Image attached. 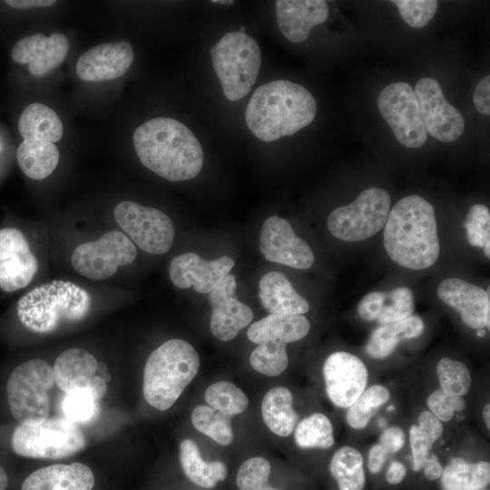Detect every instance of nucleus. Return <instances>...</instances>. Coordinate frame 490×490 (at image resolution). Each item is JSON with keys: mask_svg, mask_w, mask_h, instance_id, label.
Wrapping results in <instances>:
<instances>
[{"mask_svg": "<svg viewBox=\"0 0 490 490\" xmlns=\"http://www.w3.org/2000/svg\"><path fill=\"white\" fill-rule=\"evenodd\" d=\"M133 145L140 162L170 181L191 180L201 170V145L178 120L158 117L145 122L134 131Z\"/></svg>", "mask_w": 490, "mask_h": 490, "instance_id": "obj_1", "label": "nucleus"}, {"mask_svg": "<svg viewBox=\"0 0 490 490\" xmlns=\"http://www.w3.org/2000/svg\"><path fill=\"white\" fill-rule=\"evenodd\" d=\"M384 227V247L397 265L420 270L437 260L440 244L435 211L423 197L413 194L399 200Z\"/></svg>", "mask_w": 490, "mask_h": 490, "instance_id": "obj_2", "label": "nucleus"}, {"mask_svg": "<svg viewBox=\"0 0 490 490\" xmlns=\"http://www.w3.org/2000/svg\"><path fill=\"white\" fill-rule=\"evenodd\" d=\"M316 114L317 103L309 91L290 81L276 80L255 90L245 120L256 137L273 142L310 124Z\"/></svg>", "mask_w": 490, "mask_h": 490, "instance_id": "obj_3", "label": "nucleus"}, {"mask_svg": "<svg viewBox=\"0 0 490 490\" xmlns=\"http://www.w3.org/2000/svg\"><path fill=\"white\" fill-rule=\"evenodd\" d=\"M92 298L72 281L53 280L38 286L17 303L22 324L38 334H50L64 325L82 321L90 312Z\"/></svg>", "mask_w": 490, "mask_h": 490, "instance_id": "obj_4", "label": "nucleus"}, {"mask_svg": "<svg viewBox=\"0 0 490 490\" xmlns=\"http://www.w3.org/2000/svg\"><path fill=\"white\" fill-rule=\"evenodd\" d=\"M199 368V354L189 342L180 338L167 340L146 360L142 383L144 399L155 409H169L194 379Z\"/></svg>", "mask_w": 490, "mask_h": 490, "instance_id": "obj_5", "label": "nucleus"}, {"mask_svg": "<svg viewBox=\"0 0 490 490\" xmlns=\"http://www.w3.org/2000/svg\"><path fill=\"white\" fill-rule=\"evenodd\" d=\"M210 54L225 97L231 102L246 96L260 73L261 54L258 43L245 33L230 32Z\"/></svg>", "mask_w": 490, "mask_h": 490, "instance_id": "obj_6", "label": "nucleus"}, {"mask_svg": "<svg viewBox=\"0 0 490 490\" xmlns=\"http://www.w3.org/2000/svg\"><path fill=\"white\" fill-rule=\"evenodd\" d=\"M13 450L19 456L37 459H62L73 456L87 446L78 425L62 417L41 422L19 424L12 435Z\"/></svg>", "mask_w": 490, "mask_h": 490, "instance_id": "obj_7", "label": "nucleus"}, {"mask_svg": "<svg viewBox=\"0 0 490 490\" xmlns=\"http://www.w3.org/2000/svg\"><path fill=\"white\" fill-rule=\"evenodd\" d=\"M54 384L53 368L43 359H30L12 371L6 393L10 411L19 424H34L48 417V392Z\"/></svg>", "mask_w": 490, "mask_h": 490, "instance_id": "obj_8", "label": "nucleus"}, {"mask_svg": "<svg viewBox=\"0 0 490 490\" xmlns=\"http://www.w3.org/2000/svg\"><path fill=\"white\" fill-rule=\"evenodd\" d=\"M390 209L389 194L383 189L371 187L348 205L332 211L328 218V228L340 240H364L385 226Z\"/></svg>", "mask_w": 490, "mask_h": 490, "instance_id": "obj_9", "label": "nucleus"}, {"mask_svg": "<svg viewBox=\"0 0 490 490\" xmlns=\"http://www.w3.org/2000/svg\"><path fill=\"white\" fill-rule=\"evenodd\" d=\"M118 225L143 251L166 253L172 246L175 230L172 220L162 211L131 201L119 202L113 211Z\"/></svg>", "mask_w": 490, "mask_h": 490, "instance_id": "obj_10", "label": "nucleus"}, {"mask_svg": "<svg viewBox=\"0 0 490 490\" xmlns=\"http://www.w3.org/2000/svg\"><path fill=\"white\" fill-rule=\"evenodd\" d=\"M377 107L399 143L412 149L425 144L426 130L409 83L397 82L386 86L377 97Z\"/></svg>", "mask_w": 490, "mask_h": 490, "instance_id": "obj_11", "label": "nucleus"}, {"mask_svg": "<svg viewBox=\"0 0 490 490\" xmlns=\"http://www.w3.org/2000/svg\"><path fill=\"white\" fill-rule=\"evenodd\" d=\"M137 250L132 240L119 230H111L99 240L79 245L71 262L80 275L93 280L113 276L120 266L132 263Z\"/></svg>", "mask_w": 490, "mask_h": 490, "instance_id": "obj_12", "label": "nucleus"}, {"mask_svg": "<svg viewBox=\"0 0 490 490\" xmlns=\"http://www.w3.org/2000/svg\"><path fill=\"white\" fill-rule=\"evenodd\" d=\"M18 131L24 141L16 151V160L22 172L30 179L44 180L58 165L60 152L55 145L64 130L50 124L19 122Z\"/></svg>", "mask_w": 490, "mask_h": 490, "instance_id": "obj_13", "label": "nucleus"}, {"mask_svg": "<svg viewBox=\"0 0 490 490\" xmlns=\"http://www.w3.org/2000/svg\"><path fill=\"white\" fill-rule=\"evenodd\" d=\"M414 92L426 133L443 142H454L463 134L465 119L447 102L437 81L423 77L416 83Z\"/></svg>", "mask_w": 490, "mask_h": 490, "instance_id": "obj_14", "label": "nucleus"}, {"mask_svg": "<svg viewBox=\"0 0 490 490\" xmlns=\"http://www.w3.org/2000/svg\"><path fill=\"white\" fill-rule=\"evenodd\" d=\"M260 250L267 260L294 269L306 270L314 262L309 244L295 234L287 220L275 215L262 225Z\"/></svg>", "mask_w": 490, "mask_h": 490, "instance_id": "obj_15", "label": "nucleus"}, {"mask_svg": "<svg viewBox=\"0 0 490 490\" xmlns=\"http://www.w3.org/2000/svg\"><path fill=\"white\" fill-rule=\"evenodd\" d=\"M323 377L331 402L338 407H349L366 389L368 373L357 356L338 351L325 360Z\"/></svg>", "mask_w": 490, "mask_h": 490, "instance_id": "obj_16", "label": "nucleus"}, {"mask_svg": "<svg viewBox=\"0 0 490 490\" xmlns=\"http://www.w3.org/2000/svg\"><path fill=\"white\" fill-rule=\"evenodd\" d=\"M38 261L24 234L15 228L0 230V288L6 292L21 289L33 280Z\"/></svg>", "mask_w": 490, "mask_h": 490, "instance_id": "obj_17", "label": "nucleus"}, {"mask_svg": "<svg viewBox=\"0 0 490 490\" xmlns=\"http://www.w3.org/2000/svg\"><path fill=\"white\" fill-rule=\"evenodd\" d=\"M236 290L235 277L229 274L210 292L212 307L210 328L212 335L220 341L234 338L253 318L251 309L237 299Z\"/></svg>", "mask_w": 490, "mask_h": 490, "instance_id": "obj_18", "label": "nucleus"}, {"mask_svg": "<svg viewBox=\"0 0 490 490\" xmlns=\"http://www.w3.org/2000/svg\"><path fill=\"white\" fill-rule=\"evenodd\" d=\"M234 260L223 256L206 260L196 253L186 252L175 257L170 265L172 282L180 289L193 287L198 293H210L228 276Z\"/></svg>", "mask_w": 490, "mask_h": 490, "instance_id": "obj_19", "label": "nucleus"}, {"mask_svg": "<svg viewBox=\"0 0 490 490\" xmlns=\"http://www.w3.org/2000/svg\"><path fill=\"white\" fill-rule=\"evenodd\" d=\"M133 59L132 46L126 41L100 44L78 58L76 74L86 82L114 80L128 71Z\"/></svg>", "mask_w": 490, "mask_h": 490, "instance_id": "obj_20", "label": "nucleus"}, {"mask_svg": "<svg viewBox=\"0 0 490 490\" xmlns=\"http://www.w3.org/2000/svg\"><path fill=\"white\" fill-rule=\"evenodd\" d=\"M70 48L68 38L62 33L50 36L34 34L19 40L12 49V59L17 64H27L34 77L48 74L66 58Z\"/></svg>", "mask_w": 490, "mask_h": 490, "instance_id": "obj_21", "label": "nucleus"}, {"mask_svg": "<svg viewBox=\"0 0 490 490\" xmlns=\"http://www.w3.org/2000/svg\"><path fill=\"white\" fill-rule=\"evenodd\" d=\"M490 289L470 284L457 278L443 279L437 287L438 298L459 312L462 321L471 328H489Z\"/></svg>", "mask_w": 490, "mask_h": 490, "instance_id": "obj_22", "label": "nucleus"}, {"mask_svg": "<svg viewBox=\"0 0 490 490\" xmlns=\"http://www.w3.org/2000/svg\"><path fill=\"white\" fill-rule=\"evenodd\" d=\"M97 370L98 361L93 355L77 348L62 352L56 358L53 368L54 383L64 393L92 388L103 397L106 385L96 374Z\"/></svg>", "mask_w": 490, "mask_h": 490, "instance_id": "obj_23", "label": "nucleus"}, {"mask_svg": "<svg viewBox=\"0 0 490 490\" xmlns=\"http://www.w3.org/2000/svg\"><path fill=\"white\" fill-rule=\"evenodd\" d=\"M275 6L279 28L292 43L305 41L311 29L328 15V4L323 0H277Z\"/></svg>", "mask_w": 490, "mask_h": 490, "instance_id": "obj_24", "label": "nucleus"}, {"mask_svg": "<svg viewBox=\"0 0 490 490\" xmlns=\"http://www.w3.org/2000/svg\"><path fill=\"white\" fill-rule=\"evenodd\" d=\"M309 321L303 315L270 314L251 324L248 338L257 345L286 349V345L307 336Z\"/></svg>", "mask_w": 490, "mask_h": 490, "instance_id": "obj_25", "label": "nucleus"}, {"mask_svg": "<svg viewBox=\"0 0 490 490\" xmlns=\"http://www.w3.org/2000/svg\"><path fill=\"white\" fill-rule=\"evenodd\" d=\"M94 482L93 471L83 463L56 464L30 474L22 490H92Z\"/></svg>", "mask_w": 490, "mask_h": 490, "instance_id": "obj_26", "label": "nucleus"}, {"mask_svg": "<svg viewBox=\"0 0 490 490\" xmlns=\"http://www.w3.org/2000/svg\"><path fill=\"white\" fill-rule=\"evenodd\" d=\"M414 308L413 291L400 287L387 292L368 293L360 300L358 312L365 321L377 320L379 325H384L411 316Z\"/></svg>", "mask_w": 490, "mask_h": 490, "instance_id": "obj_27", "label": "nucleus"}, {"mask_svg": "<svg viewBox=\"0 0 490 490\" xmlns=\"http://www.w3.org/2000/svg\"><path fill=\"white\" fill-rule=\"evenodd\" d=\"M259 296L270 314L303 315L309 309V302L294 289L286 276L278 271L261 277Z\"/></svg>", "mask_w": 490, "mask_h": 490, "instance_id": "obj_28", "label": "nucleus"}, {"mask_svg": "<svg viewBox=\"0 0 490 490\" xmlns=\"http://www.w3.org/2000/svg\"><path fill=\"white\" fill-rule=\"evenodd\" d=\"M423 331L424 322L416 315L380 325L371 333L366 344V352L373 358H385L394 351L400 342L417 338L422 335Z\"/></svg>", "mask_w": 490, "mask_h": 490, "instance_id": "obj_29", "label": "nucleus"}, {"mask_svg": "<svg viewBox=\"0 0 490 490\" xmlns=\"http://www.w3.org/2000/svg\"><path fill=\"white\" fill-rule=\"evenodd\" d=\"M180 460L185 475L201 487L212 488L218 482L224 481L227 477L228 470L225 464L219 460L204 461L199 446L192 439L181 441Z\"/></svg>", "mask_w": 490, "mask_h": 490, "instance_id": "obj_30", "label": "nucleus"}, {"mask_svg": "<svg viewBox=\"0 0 490 490\" xmlns=\"http://www.w3.org/2000/svg\"><path fill=\"white\" fill-rule=\"evenodd\" d=\"M292 404V394L286 387H275L265 394L261 415L267 427L275 435L288 436L293 432L299 416Z\"/></svg>", "mask_w": 490, "mask_h": 490, "instance_id": "obj_31", "label": "nucleus"}, {"mask_svg": "<svg viewBox=\"0 0 490 490\" xmlns=\"http://www.w3.org/2000/svg\"><path fill=\"white\" fill-rule=\"evenodd\" d=\"M489 481L488 462L468 463L461 457L452 458L441 475L444 490H482Z\"/></svg>", "mask_w": 490, "mask_h": 490, "instance_id": "obj_32", "label": "nucleus"}, {"mask_svg": "<svg viewBox=\"0 0 490 490\" xmlns=\"http://www.w3.org/2000/svg\"><path fill=\"white\" fill-rule=\"evenodd\" d=\"M330 473L339 490H362L366 478L361 454L354 447L343 446L332 456Z\"/></svg>", "mask_w": 490, "mask_h": 490, "instance_id": "obj_33", "label": "nucleus"}, {"mask_svg": "<svg viewBox=\"0 0 490 490\" xmlns=\"http://www.w3.org/2000/svg\"><path fill=\"white\" fill-rule=\"evenodd\" d=\"M294 439L301 448H328L334 444L333 426L322 413H314L296 426Z\"/></svg>", "mask_w": 490, "mask_h": 490, "instance_id": "obj_34", "label": "nucleus"}, {"mask_svg": "<svg viewBox=\"0 0 490 490\" xmlns=\"http://www.w3.org/2000/svg\"><path fill=\"white\" fill-rule=\"evenodd\" d=\"M204 397L211 407L229 418L241 414L249 406V399L243 391L228 381H219L209 386Z\"/></svg>", "mask_w": 490, "mask_h": 490, "instance_id": "obj_35", "label": "nucleus"}, {"mask_svg": "<svg viewBox=\"0 0 490 490\" xmlns=\"http://www.w3.org/2000/svg\"><path fill=\"white\" fill-rule=\"evenodd\" d=\"M191 423L201 433L221 446H229L233 440L230 418L210 406H198L191 413Z\"/></svg>", "mask_w": 490, "mask_h": 490, "instance_id": "obj_36", "label": "nucleus"}, {"mask_svg": "<svg viewBox=\"0 0 490 490\" xmlns=\"http://www.w3.org/2000/svg\"><path fill=\"white\" fill-rule=\"evenodd\" d=\"M102 397L92 388L77 389L64 393L61 401L64 417L75 424L91 422L99 412Z\"/></svg>", "mask_w": 490, "mask_h": 490, "instance_id": "obj_37", "label": "nucleus"}, {"mask_svg": "<svg viewBox=\"0 0 490 490\" xmlns=\"http://www.w3.org/2000/svg\"><path fill=\"white\" fill-rule=\"evenodd\" d=\"M389 397V390L384 386L374 385L365 389L348 410V425L356 429L366 427L377 410L385 405Z\"/></svg>", "mask_w": 490, "mask_h": 490, "instance_id": "obj_38", "label": "nucleus"}, {"mask_svg": "<svg viewBox=\"0 0 490 490\" xmlns=\"http://www.w3.org/2000/svg\"><path fill=\"white\" fill-rule=\"evenodd\" d=\"M441 389L446 393L463 397L471 387V374L461 361L449 358H441L436 366Z\"/></svg>", "mask_w": 490, "mask_h": 490, "instance_id": "obj_39", "label": "nucleus"}, {"mask_svg": "<svg viewBox=\"0 0 490 490\" xmlns=\"http://www.w3.org/2000/svg\"><path fill=\"white\" fill-rule=\"evenodd\" d=\"M270 465L260 456L246 460L239 468L236 484L240 490H279L269 484Z\"/></svg>", "mask_w": 490, "mask_h": 490, "instance_id": "obj_40", "label": "nucleus"}, {"mask_svg": "<svg viewBox=\"0 0 490 490\" xmlns=\"http://www.w3.org/2000/svg\"><path fill=\"white\" fill-rule=\"evenodd\" d=\"M466 237L471 246L484 247L490 241V211L483 204L473 205L465 219Z\"/></svg>", "mask_w": 490, "mask_h": 490, "instance_id": "obj_41", "label": "nucleus"}, {"mask_svg": "<svg viewBox=\"0 0 490 490\" xmlns=\"http://www.w3.org/2000/svg\"><path fill=\"white\" fill-rule=\"evenodd\" d=\"M403 20L411 27L422 28L434 17L437 9L435 0H393Z\"/></svg>", "mask_w": 490, "mask_h": 490, "instance_id": "obj_42", "label": "nucleus"}, {"mask_svg": "<svg viewBox=\"0 0 490 490\" xmlns=\"http://www.w3.org/2000/svg\"><path fill=\"white\" fill-rule=\"evenodd\" d=\"M427 406L436 418L447 422L453 418L456 412L464 410L466 404L462 397L446 393L439 388L428 397Z\"/></svg>", "mask_w": 490, "mask_h": 490, "instance_id": "obj_43", "label": "nucleus"}, {"mask_svg": "<svg viewBox=\"0 0 490 490\" xmlns=\"http://www.w3.org/2000/svg\"><path fill=\"white\" fill-rule=\"evenodd\" d=\"M436 439L423 430L418 425L411 426L409 442L413 457V470L418 472L431 453V447Z\"/></svg>", "mask_w": 490, "mask_h": 490, "instance_id": "obj_44", "label": "nucleus"}, {"mask_svg": "<svg viewBox=\"0 0 490 490\" xmlns=\"http://www.w3.org/2000/svg\"><path fill=\"white\" fill-rule=\"evenodd\" d=\"M405 441V433L398 426L386 428L379 437V445L387 455L398 452L403 447Z\"/></svg>", "mask_w": 490, "mask_h": 490, "instance_id": "obj_45", "label": "nucleus"}, {"mask_svg": "<svg viewBox=\"0 0 490 490\" xmlns=\"http://www.w3.org/2000/svg\"><path fill=\"white\" fill-rule=\"evenodd\" d=\"M473 102L476 110L484 114H490V76H485L476 85Z\"/></svg>", "mask_w": 490, "mask_h": 490, "instance_id": "obj_46", "label": "nucleus"}, {"mask_svg": "<svg viewBox=\"0 0 490 490\" xmlns=\"http://www.w3.org/2000/svg\"><path fill=\"white\" fill-rule=\"evenodd\" d=\"M418 426L434 436L436 440L443 433L441 421L436 418L430 411H423L418 416Z\"/></svg>", "mask_w": 490, "mask_h": 490, "instance_id": "obj_47", "label": "nucleus"}, {"mask_svg": "<svg viewBox=\"0 0 490 490\" xmlns=\"http://www.w3.org/2000/svg\"><path fill=\"white\" fill-rule=\"evenodd\" d=\"M387 453L379 444L371 446L368 453V469L372 474H377L383 468L387 459Z\"/></svg>", "mask_w": 490, "mask_h": 490, "instance_id": "obj_48", "label": "nucleus"}, {"mask_svg": "<svg viewBox=\"0 0 490 490\" xmlns=\"http://www.w3.org/2000/svg\"><path fill=\"white\" fill-rule=\"evenodd\" d=\"M422 468H424V474L426 479L432 481L439 478L443 472L440 462L432 453L426 457Z\"/></svg>", "mask_w": 490, "mask_h": 490, "instance_id": "obj_49", "label": "nucleus"}, {"mask_svg": "<svg viewBox=\"0 0 490 490\" xmlns=\"http://www.w3.org/2000/svg\"><path fill=\"white\" fill-rule=\"evenodd\" d=\"M407 475V468L404 464L399 461H392L387 471V481L391 485L401 483Z\"/></svg>", "mask_w": 490, "mask_h": 490, "instance_id": "obj_50", "label": "nucleus"}, {"mask_svg": "<svg viewBox=\"0 0 490 490\" xmlns=\"http://www.w3.org/2000/svg\"><path fill=\"white\" fill-rule=\"evenodd\" d=\"M6 5L15 9H25L34 7H47L55 4L54 0H6Z\"/></svg>", "mask_w": 490, "mask_h": 490, "instance_id": "obj_51", "label": "nucleus"}, {"mask_svg": "<svg viewBox=\"0 0 490 490\" xmlns=\"http://www.w3.org/2000/svg\"><path fill=\"white\" fill-rule=\"evenodd\" d=\"M8 485V477L5 469L0 466V490H5Z\"/></svg>", "mask_w": 490, "mask_h": 490, "instance_id": "obj_52", "label": "nucleus"}, {"mask_svg": "<svg viewBox=\"0 0 490 490\" xmlns=\"http://www.w3.org/2000/svg\"><path fill=\"white\" fill-rule=\"evenodd\" d=\"M483 418H484L486 427L489 429L490 428V405L489 404L485 405L483 409Z\"/></svg>", "mask_w": 490, "mask_h": 490, "instance_id": "obj_53", "label": "nucleus"}, {"mask_svg": "<svg viewBox=\"0 0 490 490\" xmlns=\"http://www.w3.org/2000/svg\"><path fill=\"white\" fill-rule=\"evenodd\" d=\"M484 250H485V255L489 259L490 258V241L486 242L485 245H484Z\"/></svg>", "mask_w": 490, "mask_h": 490, "instance_id": "obj_54", "label": "nucleus"}, {"mask_svg": "<svg viewBox=\"0 0 490 490\" xmlns=\"http://www.w3.org/2000/svg\"><path fill=\"white\" fill-rule=\"evenodd\" d=\"M211 3H220V4H226V5H231L234 3V1H230V0H214V1H211Z\"/></svg>", "mask_w": 490, "mask_h": 490, "instance_id": "obj_55", "label": "nucleus"}, {"mask_svg": "<svg viewBox=\"0 0 490 490\" xmlns=\"http://www.w3.org/2000/svg\"><path fill=\"white\" fill-rule=\"evenodd\" d=\"M476 335H477L478 337H484V336L485 335V331L483 330V329H478Z\"/></svg>", "mask_w": 490, "mask_h": 490, "instance_id": "obj_56", "label": "nucleus"}, {"mask_svg": "<svg viewBox=\"0 0 490 490\" xmlns=\"http://www.w3.org/2000/svg\"><path fill=\"white\" fill-rule=\"evenodd\" d=\"M245 30H246V29H245L244 26H240V33H245Z\"/></svg>", "mask_w": 490, "mask_h": 490, "instance_id": "obj_57", "label": "nucleus"}]
</instances>
